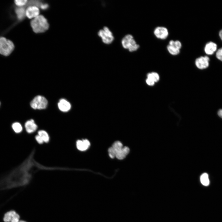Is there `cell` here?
Here are the masks:
<instances>
[{
    "label": "cell",
    "instance_id": "obj_1",
    "mask_svg": "<svg viewBox=\"0 0 222 222\" xmlns=\"http://www.w3.org/2000/svg\"><path fill=\"white\" fill-rule=\"evenodd\" d=\"M31 25L34 32L36 33L45 32L49 27L47 20L41 15L33 19L31 22Z\"/></svg>",
    "mask_w": 222,
    "mask_h": 222
},
{
    "label": "cell",
    "instance_id": "obj_2",
    "mask_svg": "<svg viewBox=\"0 0 222 222\" xmlns=\"http://www.w3.org/2000/svg\"><path fill=\"white\" fill-rule=\"evenodd\" d=\"M121 43L123 47L130 52L136 51L139 47V45L136 43L133 36L130 34L125 36L122 39Z\"/></svg>",
    "mask_w": 222,
    "mask_h": 222
},
{
    "label": "cell",
    "instance_id": "obj_3",
    "mask_svg": "<svg viewBox=\"0 0 222 222\" xmlns=\"http://www.w3.org/2000/svg\"><path fill=\"white\" fill-rule=\"evenodd\" d=\"M13 43L4 37H0V53L6 56L10 55L14 49Z\"/></svg>",
    "mask_w": 222,
    "mask_h": 222
},
{
    "label": "cell",
    "instance_id": "obj_4",
    "mask_svg": "<svg viewBox=\"0 0 222 222\" xmlns=\"http://www.w3.org/2000/svg\"><path fill=\"white\" fill-rule=\"evenodd\" d=\"M47 104V101L44 97L38 95L31 101L30 105L34 109H42L46 108Z\"/></svg>",
    "mask_w": 222,
    "mask_h": 222
},
{
    "label": "cell",
    "instance_id": "obj_5",
    "mask_svg": "<svg viewBox=\"0 0 222 222\" xmlns=\"http://www.w3.org/2000/svg\"><path fill=\"white\" fill-rule=\"evenodd\" d=\"M98 35L101 38L102 42L106 44H110L114 39L113 33L107 27H104L98 32Z\"/></svg>",
    "mask_w": 222,
    "mask_h": 222
},
{
    "label": "cell",
    "instance_id": "obj_6",
    "mask_svg": "<svg viewBox=\"0 0 222 222\" xmlns=\"http://www.w3.org/2000/svg\"><path fill=\"white\" fill-rule=\"evenodd\" d=\"M20 220L19 215L15 211L12 210L6 212L3 218L4 222H19Z\"/></svg>",
    "mask_w": 222,
    "mask_h": 222
},
{
    "label": "cell",
    "instance_id": "obj_7",
    "mask_svg": "<svg viewBox=\"0 0 222 222\" xmlns=\"http://www.w3.org/2000/svg\"><path fill=\"white\" fill-rule=\"evenodd\" d=\"M154 34L158 39L163 40L167 38L169 35V32L167 29L166 27L158 26L154 29Z\"/></svg>",
    "mask_w": 222,
    "mask_h": 222
},
{
    "label": "cell",
    "instance_id": "obj_8",
    "mask_svg": "<svg viewBox=\"0 0 222 222\" xmlns=\"http://www.w3.org/2000/svg\"><path fill=\"white\" fill-rule=\"evenodd\" d=\"M209 60L210 59L208 56H201L195 60V65L199 69H204L208 67Z\"/></svg>",
    "mask_w": 222,
    "mask_h": 222
},
{
    "label": "cell",
    "instance_id": "obj_9",
    "mask_svg": "<svg viewBox=\"0 0 222 222\" xmlns=\"http://www.w3.org/2000/svg\"><path fill=\"white\" fill-rule=\"evenodd\" d=\"M122 143L119 141L115 142L113 144L112 146L108 149L109 154V157L112 158H113L123 148Z\"/></svg>",
    "mask_w": 222,
    "mask_h": 222
},
{
    "label": "cell",
    "instance_id": "obj_10",
    "mask_svg": "<svg viewBox=\"0 0 222 222\" xmlns=\"http://www.w3.org/2000/svg\"><path fill=\"white\" fill-rule=\"evenodd\" d=\"M26 16L29 19H33L39 15V10L38 7L31 5L26 10Z\"/></svg>",
    "mask_w": 222,
    "mask_h": 222
},
{
    "label": "cell",
    "instance_id": "obj_11",
    "mask_svg": "<svg viewBox=\"0 0 222 222\" xmlns=\"http://www.w3.org/2000/svg\"><path fill=\"white\" fill-rule=\"evenodd\" d=\"M59 109L61 111L66 112L69 111L71 108L70 103L65 99H60L58 103Z\"/></svg>",
    "mask_w": 222,
    "mask_h": 222
},
{
    "label": "cell",
    "instance_id": "obj_12",
    "mask_svg": "<svg viewBox=\"0 0 222 222\" xmlns=\"http://www.w3.org/2000/svg\"><path fill=\"white\" fill-rule=\"evenodd\" d=\"M90 142L87 139L78 140L76 142L77 149L81 151H84L88 149L90 146Z\"/></svg>",
    "mask_w": 222,
    "mask_h": 222
},
{
    "label": "cell",
    "instance_id": "obj_13",
    "mask_svg": "<svg viewBox=\"0 0 222 222\" xmlns=\"http://www.w3.org/2000/svg\"><path fill=\"white\" fill-rule=\"evenodd\" d=\"M25 127L26 131L28 133L34 132L38 128L37 125L33 119L27 121L25 124Z\"/></svg>",
    "mask_w": 222,
    "mask_h": 222
},
{
    "label": "cell",
    "instance_id": "obj_14",
    "mask_svg": "<svg viewBox=\"0 0 222 222\" xmlns=\"http://www.w3.org/2000/svg\"><path fill=\"white\" fill-rule=\"evenodd\" d=\"M217 45L216 43L209 42L205 45L204 51L206 54L208 55L213 54L216 50Z\"/></svg>",
    "mask_w": 222,
    "mask_h": 222
},
{
    "label": "cell",
    "instance_id": "obj_15",
    "mask_svg": "<svg viewBox=\"0 0 222 222\" xmlns=\"http://www.w3.org/2000/svg\"><path fill=\"white\" fill-rule=\"evenodd\" d=\"M129 152L130 149L129 147L124 146L117 154L116 157L119 159H123L126 157Z\"/></svg>",
    "mask_w": 222,
    "mask_h": 222
},
{
    "label": "cell",
    "instance_id": "obj_16",
    "mask_svg": "<svg viewBox=\"0 0 222 222\" xmlns=\"http://www.w3.org/2000/svg\"><path fill=\"white\" fill-rule=\"evenodd\" d=\"M15 11L18 18L19 19H23L26 15V10L22 7L17 8Z\"/></svg>",
    "mask_w": 222,
    "mask_h": 222
},
{
    "label": "cell",
    "instance_id": "obj_17",
    "mask_svg": "<svg viewBox=\"0 0 222 222\" xmlns=\"http://www.w3.org/2000/svg\"><path fill=\"white\" fill-rule=\"evenodd\" d=\"M200 181L202 184L204 186H207L210 183V181L208 174L204 173L200 176Z\"/></svg>",
    "mask_w": 222,
    "mask_h": 222
},
{
    "label": "cell",
    "instance_id": "obj_18",
    "mask_svg": "<svg viewBox=\"0 0 222 222\" xmlns=\"http://www.w3.org/2000/svg\"><path fill=\"white\" fill-rule=\"evenodd\" d=\"M38 134L42 138L44 142L47 143L49 142L50 140L49 136L46 131L43 130H39Z\"/></svg>",
    "mask_w": 222,
    "mask_h": 222
},
{
    "label": "cell",
    "instance_id": "obj_19",
    "mask_svg": "<svg viewBox=\"0 0 222 222\" xmlns=\"http://www.w3.org/2000/svg\"><path fill=\"white\" fill-rule=\"evenodd\" d=\"M167 49L170 54L173 56L177 55L180 52V49L169 44L167 46Z\"/></svg>",
    "mask_w": 222,
    "mask_h": 222
},
{
    "label": "cell",
    "instance_id": "obj_20",
    "mask_svg": "<svg viewBox=\"0 0 222 222\" xmlns=\"http://www.w3.org/2000/svg\"><path fill=\"white\" fill-rule=\"evenodd\" d=\"M12 128L14 131L16 133H19L23 130V127L19 122H16L13 123L12 125Z\"/></svg>",
    "mask_w": 222,
    "mask_h": 222
},
{
    "label": "cell",
    "instance_id": "obj_21",
    "mask_svg": "<svg viewBox=\"0 0 222 222\" xmlns=\"http://www.w3.org/2000/svg\"><path fill=\"white\" fill-rule=\"evenodd\" d=\"M147 77L151 78L155 82H157L159 79V76L158 74L155 72L148 73L147 75Z\"/></svg>",
    "mask_w": 222,
    "mask_h": 222
},
{
    "label": "cell",
    "instance_id": "obj_22",
    "mask_svg": "<svg viewBox=\"0 0 222 222\" xmlns=\"http://www.w3.org/2000/svg\"><path fill=\"white\" fill-rule=\"evenodd\" d=\"M169 45L171 46H173L178 49L180 50V49L182 47V44L180 41L176 40L174 41L172 40H171L169 42Z\"/></svg>",
    "mask_w": 222,
    "mask_h": 222
},
{
    "label": "cell",
    "instance_id": "obj_23",
    "mask_svg": "<svg viewBox=\"0 0 222 222\" xmlns=\"http://www.w3.org/2000/svg\"><path fill=\"white\" fill-rule=\"evenodd\" d=\"M27 0H16L14 1V2L17 6L22 7L27 3Z\"/></svg>",
    "mask_w": 222,
    "mask_h": 222
},
{
    "label": "cell",
    "instance_id": "obj_24",
    "mask_svg": "<svg viewBox=\"0 0 222 222\" xmlns=\"http://www.w3.org/2000/svg\"><path fill=\"white\" fill-rule=\"evenodd\" d=\"M216 57L218 60L222 61V47L219 49L217 51Z\"/></svg>",
    "mask_w": 222,
    "mask_h": 222
},
{
    "label": "cell",
    "instance_id": "obj_25",
    "mask_svg": "<svg viewBox=\"0 0 222 222\" xmlns=\"http://www.w3.org/2000/svg\"><path fill=\"white\" fill-rule=\"evenodd\" d=\"M35 138L36 141L39 144H42L44 142L42 138L38 134L35 136Z\"/></svg>",
    "mask_w": 222,
    "mask_h": 222
},
{
    "label": "cell",
    "instance_id": "obj_26",
    "mask_svg": "<svg viewBox=\"0 0 222 222\" xmlns=\"http://www.w3.org/2000/svg\"><path fill=\"white\" fill-rule=\"evenodd\" d=\"M146 82L148 85L150 86H153L155 83L152 79L148 77L146 80Z\"/></svg>",
    "mask_w": 222,
    "mask_h": 222
},
{
    "label": "cell",
    "instance_id": "obj_27",
    "mask_svg": "<svg viewBox=\"0 0 222 222\" xmlns=\"http://www.w3.org/2000/svg\"><path fill=\"white\" fill-rule=\"evenodd\" d=\"M40 7L43 10H45L48 8V5L47 4H42Z\"/></svg>",
    "mask_w": 222,
    "mask_h": 222
},
{
    "label": "cell",
    "instance_id": "obj_28",
    "mask_svg": "<svg viewBox=\"0 0 222 222\" xmlns=\"http://www.w3.org/2000/svg\"><path fill=\"white\" fill-rule=\"evenodd\" d=\"M218 114L220 117L222 118V109H220L219 110Z\"/></svg>",
    "mask_w": 222,
    "mask_h": 222
},
{
    "label": "cell",
    "instance_id": "obj_29",
    "mask_svg": "<svg viewBox=\"0 0 222 222\" xmlns=\"http://www.w3.org/2000/svg\"><path fill=\"white\" fill-rule=\"evenodd\" d=\"M219 36L222 41V29L219 32Z\"/></svg>",
    "mask_w": 222,
    "mask_h": 222
},
{
    "label": "cell",
    "instance_id": "obj_30",
    "mask_svg": "<svg viewBox=\"0 0 222 222\" xmlns=\"http://www.w3.org/2000/svg\"><path fill=\"white\" fill-rule=\"evenodd\" d=\"M19 222H27V221L23 220H20Z\"/></svg>",
    "mask_w": 222,
    "mask_h": 222
},
{
    "label": "cell",
    "instance_id": "obj_31",
    "mask_svg": "<svg viewBox=\"0 0 222 222\" xmlns=\"http://www.w3.org/2000/svg\"><path fill=\"white\" fill-rule=\"evenodd\" d=\"M1 102H0V106H1Z\"/></svg>",
    "mask_w": 222,
    "mask_h": 222
}]
</instances>
